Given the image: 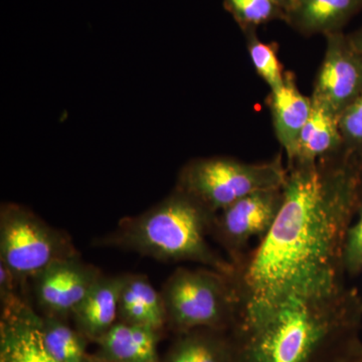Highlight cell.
I'll list each match as a JSON object with an SVG mask.
<instances>
[{
	"label": "cell",
	"instance_id": "obj_1",
	"mask_svg": "<svg viewBox=\"0 0 362 362\" xmlns=\"http://www.w3.org/2000/svg\"><path fill=\"white\" fill-rule=\"evenodd\" d=\"M277 218L243 278L252 329L281 305H326L337 294L350 220L361 201V169L346 160L326 168L294 164Z\"/></svg>",
	"mask_w": 362,
	"mask_h": 362
},
{
	"label": "cell",
	"instance_id": "obj_2",
	"mask_svg": "<svg viewBox=\"0 0 362 362\" xmlns=\"http://www.w3.org/2000/svg\"><path fill=\"white\" fill-rule=\"evenodd\" d=\"M214 214L180 189L138 216L123 218L99 246L137 252L161 262H195L228 276L233 268L213 251L206 233Z\"/></svg>",
	"mask_w": 362,
	"mask_h": 362
},
{
	"label": "cell",
	"instance_id": "obj_3",
	"mask_svg": "<svg viewBox=\"0 0 362 362\" xmlns=\"http://www.w3.org/2000/svg\"><path fill=\"white\" fill-rule=\"evenodd\" d=\"M287 173L280 158L264 163L223 157L197 159L181 170L177 189L214 214L247 195L282 188Z\"/></svg>",
	"mask_w": 362,
	"mask_h": 362
},
{
	"label": "cell",
	"instance_id": "obj_4",
	"mask_svg": "<svg viewBox=\"0 0 362 362\" xmlns=\"http://www.w3.org/2000/svg\"><path fill=\"white\" fill-rule=\"evenodd\" d=\"M78 255L70 235L30 209L16 204L0 209V262L21 284L59 259Z\"/></svg>",
	"mask_w": 362,
	"mask_h": 362
},
{
	"label": "cell",
	"instance_id": "obj_5",
	"mask_svg": "<svg viewBox=\"0 0 362 362\" xmlns=\"http://www.w3.org/2000/svg\"><path fill=\"white\" fill-rule=\"evenodd\" d=\"M226 275L216 270L180 268L164 283L161 295L166 323L187 332L225 322L235 307V290Z\"/></svg>",
	"mask_w": 362,
	"mask_h": 362
},
{
	"label": "cell",
	"instance_id": "obj_6",
	"mask_svg": "<svg viewBox=\"0 0 362 362\" xmlns=\"http://www.w3.org/2000/svg\"><path fill=\"white\" fill-rule=\"evenodd\" d=\"M326 305L288 302L254 328L251 362H305L325 333Z\"/></svg>",
	"mask_w": 362,
	"mask_h": 362
},
{
	"label": "cell",
	"instance_id": "obj_7",
	"mask_svg": "<svg viewBox=\"0 0 362 362\" xmlns=\"http://www.w3.org/2000/svg\"><path fill=\"white\" fill-rule=\"evenodd\" d=\"M326 37L325 57L311 99L339 117L362 93V52L340 30Z\"/></svg>",
	"mask_w": 362,
	"mask_h": 362
},
{
	"label": "cell",
	"instance_id": "obj_8",
	"mask_svg": "<svg viewBox=\"0 0 362 362\" xmlns=\"http://www.w3.org/2000/svg\"><path fill=\"white\" fill-rule=\"evenodd\" d=\"M103 276L78 255L59 259L32 279L33 293L42 315L66 319Z\"/></svg>",
	"mask_w": 362,
	"mask_h": 362
},
{
	"label": "cell",
	"instance_id": "obj_9",
	"mask_svg": "<svg viewBox=\"0 0 362 362\" xmlns=\"http://www.w3.org/2000/svg\"><path fill=\"white\" fill-rule=\"evenodd\" d=\"M282 199L283 187L247 195L214 218L213 228L230 249L243 246L252 238H264L277 218Z\"/></svg>",
	"mask_w": 362,
	"mask_h": 362
},
{
	"label": "cell",
	"instance_id": "obj_10",
	"mask_svg": "<svg viewBox=\"0 0 362 362\" xmlns=\"http://www.w3.org/2000/svg\"><path fill=\"white\" fill-rule=\"evenodd\" d=\"M0 362H59L47 351L37 315L23 297L1 305Z\"/></svg>",
	"mask_w": 362,
	"mask_h": 362
},
{
	"label": "cell",
	"instance_id": "obj_11",
	"mask_svg": "<svg viewBox=\"0 0 362 362\" xmlns=\"http://www.w3.org/2000/svg\"><path fill=\"white\" fill-rule=\"evenodd\" d=\"M124 275L102 276L74 311L76 327L87 339L97 341L116 323Z\"/></svg>",
	"mask_w": 362,
	"mask_h": 362
},
{
	"label": "cell",
	"instance_id": "obj_12",
	"mask_svg": "<svg viewBox=\"0 0 362 362\" xmlns=\"http://www.w3.org/2000/svg\"><path fill=\"white\" fill-rule=\"evenodd\" d=\"M271 111L279 142L289 161L294 156L299 136L310 118L313 102L298 89L294 76L286 74L284 84L271 90Z\"/></svg>",
	"mask_w": 362,
	"mask_h": 362
},
{
	"label": "cell",
	"instance_id": "obj_13",
	"mask_svg": "<svg viewBox=\"0 0 362 362\" xmlns=\"http://www.w3.org/2000/svg\"><path fill=\"white\" fill-rule=\"evenodd\" d=\"M118 319L124 323L145 326L159 331L166 323L160 291L146 276L125 274L118 302Z\"/></svg>",
	"mask_w": 362,
	"mask_h": 362
},
{
	"label": "cell",
	"instance_id": "obj_14",
	"mask_svg": "<svg viewBox=\"0 0 362 362\" xmlns=\"http://www.w3.org/2000/svg\"><path fill=\"white\" fill-rule=\"evenodd\" d=\"M97 356L116 362H151L157 359L158 331L119 321L96 341Z\"/></svg>",
	"mask_w": 362,
	"mask_h": 362
},
{
	"label": "cell",
	"instance_id": "obj_15",
	"mask_svg": "<svg viewBox=\"0 0 362 362\" xmlns=\"http://www.w3.org/2000/svg\"><path fill=\"white\" fill-rule=\"evenodd\" d=\"M362 0H294L287 23L304 33L337 32L361 8Z\"/></svg>",
	"mask_w": 362,
	"mask_h": 362
},
{
	"label": "cell",
	"instance_id": "obj_16",
	"mask_svg": "<svg viewBox=\"0 0 362 362\" xmlns=\"http://www.w3.org/2000/svg\"><path fill=\"white\" fill-rule=\"evenodd\" d=\"M342 145L338 117L313 103L310 118L299 136L290 164L315 163Z\"/></svg>",
	"mask_w": 362,
	"mask_h": 362
},
{
	"label": "cell",
	"instance_id": "obj_17",
	"mask_svg": "<svg viewBox=\"0 0 362 362\" xmlns=\"http://www.w3.org/2000/svg\"><path fill=\"white\" fill-rule=\"evenodd\" d=\"M40 331L47 351L59 362H90L86 338L74 330L65 319L40 315Z\"/></svg>",
	"mask_w": 362,
	"mask_h": 362
},
{
	"label": "cell",
	"instance_id": "obj_18",
	"mask_svg": "<svg viewBox=\"0 0 362 362\" xmlns=\"http://www.w3.org/2000/svg\"><path fill=\"white\" fill-rule=\"evenodd\" d=\"M165 362H226V354L214 338L192 333L173 345Z\"/></svg>",
	"mask_w": 362,
	"mask_h": 362
},
{
	"label": "cell",
	"instance_id": "obj_19",
	"mask_svg": "<svg viewBox=\"0 0 362 362\" xmlns=\"http://www.w3.org/2000/svg\"><path fill=\"white\" fill-rule=\"evenodd\" d=\"M225 6L245 32L272 21L287 20L285 9L274 0H225Z\"/></svg>",
	"mask_w": 362,
	"mask_h": 362
},
{
	"label": "cell",
	"instance_id": "obj_20",
	"mask_svg": "<svg viewBox=\"0 0 362 362\" xmlns=\"http://www.w3.org/2000/svg\"><path fill=\"white\" fill-rule=\"evenodd\" d=\"M247 49L257 73L270 87L277 90L284 84L285 75L277 56V47L272 44L261 42L255 30L246 32Z\"/></svg>",
	"mask_w": 362,
	"mask_h": 362
},
{
	"label": "cell",
	"instance_id": "obj_21",
	"mask_svg": "<svg viewBox=\"0 0 362 362\" xmlns=\"http://www.w3.org/2000/svg\"><path fill=\"white\" fill-rule=\"evenodd\" d=\"M343 144L349 151L362 149V93L338 117Z\"/></svg>",
	"mask_w": 362,
	"mask_h": 362
},
{
	"label": "cell",
	"instance_id": "obj_22",
	"mask_svg": "<svg viewBox=\"0 0 362 362\" xmlns=\"http://www.w3.org/2000/svg\"><path fill=\"white\" fill-rule=\"evenodd\" d=\"M343 265L350 273H357L362 269V206L358 220L349 226L343 250Z\"/></svg>",
	"mask_w": 362,
	"mask_h": 362
},
{
	"label": "cell",
	"instance_id": "obj_23",
	"mask_svg": "<svg viewBox=\"0 0 362 362\" xmlns=\"http://www.w3.org/2000/svg\"><path fill=\"white\" fill-rule=\"evenodd\" d=\"M274 1L277 2L278 4H280L283 8L285 9L286 13H289L290 9L292 8L293 4H294V0H274Z\"/></svg>",
	"mask_w": 362,
	"mask_h": 362
},
{
	"label": "cell",
	"instance_id": "obj_24",
	"mask_svg": "<svg viewBox=\"0 0 362 362\" xmlns=\"http://www.w3.org/2000/svg\"><path fill=\"white\" fill-rule=\"evenodd\" d=\"M352 40H354V44H356V47L362 52V30L357 33L356 37H352Z\"/></svg>",
	"mask_w": 362,
	"mask_h": 362
},
{
	"label": "cell",
	"instance_id": "obj_25",
	"mask_svg": "<svg viewBox=\"0 0 362 362\" xmlns=\"http://www.w3.org/2000/svg\"><path fill=\"white\" fill-rule=\"evenodd\" d=\"M90 362H116L109 361V359L104 358V357H101L97 356V354H94V356H90ZM151 362H158V361H151Z\"/></svg>",
	"mask_w": 362,
	"mask_h": 362
},
{
	"label": "cell",
	"instance_id": "obj_26",
	"mask_svg": "<svg viewBox=\"0 0 362 362\" xmlns=\"http://www.w3.org/2000/svg\"><path fill=\"white\" fill-rule=\"evenodd\" d=\"M362 307V306H361Z\"/></svg>",
	"mask_w": 362,
	"mask_h": 362
}]
</instances>
